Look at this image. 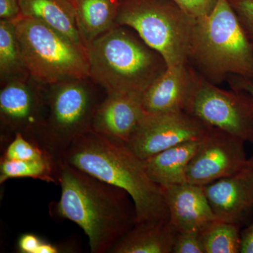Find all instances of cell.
Masks as SVG:
<instances>
[{
    "mask_svg": "<svg viewBox=\"0 0 253 253\" xmlns=\"http://www.w3.org/2000/svg\"><path fill=\"white\" fill-rule=\"evenodd\" d=\"M57 179L61 197L50 211L54 217L72 221L84 231L91 253L111 252L136 224L135 205L125 190L64 161L60 163Z\"/></svg>",
    "mask_w": 253,
    "mask_h": 253,
    "instance_id": "1",
    "label": "cell"
},
{
    "mask_svg": "<svg viewBox=\"0 0 253 253\" xmlns=\"http://www.w3.org/2000/svg\"><path fill=\"white\" fill-rule=\"evenodd\" d=\"M63 161L125 190L135 205L136 223L169 221L163 188L149 177L144 160L126 144L91 131L73 141Z\"/></svg>",
    "mask_w": 253,
    "mask_h": 253,
    "instance_id": "2",
    "label": "cell"
},
{
    "mask_svg": "<svg viewBox=\"0 0 253 253\" xmlns=\"http://www.w3.org/2000/svg\"><path fill=\"white\" fill-rule=\"evenodd\" d=\"M86 50L89 78L107 94H143L168 68L163 56L126 26L117 25Z\"/></svg>",
    "mask_w": 253,
    "mask_h": 253,
    "instance_id": "3",
    "label": "cell"
},
{
    "mask_svg": "<svg viewBox=\"0 0 253 253\" xmlns=\"http://www.w3.org/2000/svg\"><path fill=\"white\" fill-rule=\"evenodd\" d=\"M188 62L217 85L230 76L253 79V44L228 0H218L211 14L196 20Z\"/></svg>",
    "mask_w": 253,
    "mask_h": 253,
    "instance_id": "4",
    "label": "cell"
},
{
    "mask_svg": "<svg viewBox=\"0 0 253 253\" xmlns=\"http://www.w3.org/2000/svg\"><path fill=\"white\" fill-rule=\"evenodd\" d=\"M106 92L90 78H73L46 84V115L38 146L63 162L73 141L92 131L96 109Z\"/></svg>",
    "mask_w": 253,
    "mask_h": 253,
    "instance_id": "5",
    "label": "cell"
},
{
    "mask_svg": "<svg viewBox=\"0 0 253 253\" xmlns=\"http://www.w3.org/2000/svg\"><path fill=\"white\" fill-rule=\"evenodd\" d=\"M196 23L172 0H119L117 24L135 31L168 67L188 62Z\"/></svg>",
    "mask_w": 253,
    "mask_h": 253,
    "instance_id": "6",
    "label": "cell"
},
{
    "mask_svg": "<svg viewBox=\"0 0 253 253\" xmlns=\"http://www.w3.org/2000/svg\"><path fill=\"white\" fill-rule=\"evenodd\" d=\"M12 23L23 59L33 79L51 84L89 78L86 48L38 20L20 14Z\"/></svg>",
    "mask_w": 253,
    "mask_h": 253,
    "instance_id": "7",
    "label": "cell"
},
{
    "mask_svg": "<svg viewBox=\"0 0 253 253\" xmlns=\"http://www.w3.org/2000/svg\"><path fill=\"white\" fill-rule=\"evenodd\" d=\"M185 112L253 145V96L247 91L221 89L199 74Z\"/></svg>",
    "mask_w": 253,
    "mask_h": 253,
    "instance_id": "8",
    "label": "cell"
},
{
    "mask_svg": "<svg viewBox=\"0 0 253 253\" xmlns=\"http://www.w3.org/2000/svg\"><path fill=\"white\" fill-rule=\"evenodd\" d=\"M46 115V84L31 76L1 84L0 141L4 150L16 134L37 144Z\"/></svg>",
    "mask_w": 253,
    "mask_h": 253,
    "instance_id": "9",
    "label": "cell"
},
{
    "mask_svg": "<svg viewBox=\"0 0 253 253\" xmlns=\"http://www.w3.org/2000/svg\"><path fill=\"white\" fill-rule=\"evenodd\" d=\"M211 126L184 111L145 113L126 146L145 161L176 145L201 140Z\"/></svg>",
    "mask_w": 253,
    "mask_h": 253,
    "instance_id": "10",
    "label": "cell"
},
{
    "mask_svg": "<svg viewBox=\"0 0 253 253\" xmlns=\"http://www.w3.org/2000/svg\"><path fill=\"white\" fill-rule=\"evenodd\" d=\"M245 141L211 126L186 171L187 182L206 186L235 175L249 166Z\"/></svg>",
    "mask_w": 253,
    "mask_h": 253,
    "instance_id": "11",
    "label": "cell"
},
{
    "mask_svg": "<svg viewBox=\"0 0 253 253\" xmlns=\"http://www.w3.org/2000/svg\"><path fill=\"white\" fill-rule=\"evenodd\" d=\"M217 219L242 227L253 220V167L248 166L235 175L204 186Z\"/></svg>",
    "mask_w": 253,
    "mask_h": 253,
    "instance_id": "12",
    "label": "cell"
},
{
    "mask_svg": "<svg viewBox=\"0 0 253 253\" xmlns=\"http://www.w3.org/2000/svg\"><path fill=\"white\" fill-rule=\"evenodd\" d=\"M141 94L106 93L94 114L92 131L126 144L144 115Z\"/></svg>",
    "mask_w": 253,
    "mask_h": 253,
    "instance_id": "13",
    "label": "cell"
},
{
    "mask_svg": "<svg viewBox=\"0 0 253 253\" xmlns=\"http://www.w3.org/2000/svg\"><path fill=\"white\" fill-rule=\"evenodd\" d=\"M198 76L189 62L168 67L143 94L144 112L185 111Z\"/></svg>",
    "mask_w": 253,
    "mask_h": 253,
    "instance_id": "14",
    "label": "cell"
},
{
    "mask_svg": "<svg viewBox=\"0 0 253 253\" xmlns=\"http://www.w3.org/2000/svg\"><path fill=\"white\" fill-rule=\"evenodd\" d=\"M163 190L169 223L176 231H201L217 219L208 202L204 186L186 182Z\"/></svg>",
    "mask_w": 253,
    "mask_h": 253,
    "instance_id": "15",
    "label": "cell"
},
{
    "mask_svg": "<svg viewBox=\"0 0 253 253\" xmlns=\"http://www.w3.org/2000/svg\"><path fill=\"white\" fill-rule=\"evenodd\" d=\"M177 232L169 221L136 223L110 253H172Z\"/></svg>",
    "mask_w": 253,
    "mask_h": 253,
    "instance_id": "16",
    "label": "cell"
},
{
    "mask_svg": "<svg viewBox=\"0 0 253 253\" xmlns=\"http://www.w3.org/2000/svg\"><path fill=\"white\" fill-rule=\"evenodd\" d=\"M201 140L182 143L145 160L149 177L163 188L187 182L188 166Z\"/></svg>",
    "mask_w": 253,
    "mask_h": 253,
    "instance_id": "17",
    "label": "cell"
},
{
    "mask_svg": "<svg viewBox=\"0 0 253 253\" xmlns=\"http://www.w3.org/2000/svg\"><path fill=\"white\" fill-rule=\"evenodd\" d=\"M18 2L21 15L44 23L78 45L86 48L78 31L74 4L71 1L18 0Z\"/></svg>",
    "mask_w": 253,
    "mask_h": 253,
    "instance_id": "18",
    "label": "cell"
},
{
    "mask_svg": "<svg viewBox=\"0 0 253 253\" xmlns=\"http://www.w3.org/2000/svg\"><path fill=\"white\" fill-rule=\"evenodd\" d=\"M74 6L78 31L86 48L118 25L119 0H78Z\"/></svg>",
    "mask_w": 253,
    "mask_h": 253,
    "instance_id": "19",
    "label": "cell"
},
{
    "mask_svg": "<svg viewBox=\"0 0 253 253\" xmlns=\"http://www.w3.org/2000/svg\"><path fill=\"white\" fill-rule=\"evenodd\" d=\"M30 76L12 21L0 20L1 84Z\"/></svg>",
    "mask_w": 253,
    "mask_h": 253,
    "instance_id": "20",
    "label": "cell"
},
{
    "mask_svg": "<svg viewBox=\"0 0 253 253\" xmlns=\"http://www.w3.org/2000/svg\"><path fill=\"white\" fill-rule=\"evenodd\" d=\"M241 227L228 221L216 220L201 231L205 253H239Z\"/></svg>",
    "mask_w": 253,
    "mask_h": 253,
    "instance_id": "21",
    "label": "cell"
},
{
    "mask_svg": "<svg viewBox=\"0 0 253 253\" xmlns=\"http://www.w3.org/2000/svg\"><path fill=\"white\" fill-rule=\"evenodd\" d=\"M59 166L52 161H0V184L14 178H32L47 183L58 184Z\"/></svg>",
    "mask_w": 253,
    "mask_h": 253,
    "instance_id": "22",
    "label": "cell"
},
{
    "mask_svg": "<svg viewBox=\"0 0 253 253\" xmlns=\"http://www.w3.org/2000/svg\"><path fill=\"white\" fill-rule=\"evenodd\" d=\"M1 158L10 161H50L56 165L52 158L39 146L23 134H17L4 150ZM60 165V164H59ZM59 166V165H58Z\"/></svg>",
    "mask_w": 253,
    "mask_h": 253,
    "instance_id": "23",
    "label": "cell"
},
{
    "mask_svg": "<svg viewBox=\"0 0 253 253\" xmlns=\"http://www.w3.org/2000/svg\"><path fill=\"white\" fill-rule=\"evenodd\" d=\"M172 253H205L201 231H178Z\"/></svg>",
    "mask_w": 253,
    "mask_h": 253,
    "instance_id": "24",
    "label": "cell"
},
{
    "mask_svg": "<svg viewBox=\"0 0 253 253\" xmlns=\"http://www.w3.org/2000/svg\"><path fill=\"white\" fill-rule=\"evenodd\" d=\"M243 29L253 44V0H228Z\"/></svg>",
    "mask_w": 253,
    "mask_h": 253,
    "instance_id": "25",
    "label": "cell"
},
{
    "mask_svg": "<svg viewBox=\"0 0 253 253\" xmlns=\"http://www.w3.org/2000/svg\"><path fill=\"white\" fill-rule=\"evenodd\" d=\"M186 14L196 20L211 14L218 0H172Z\"/></svg>",
    "mask_w": 253,
    "mask_h": 253,
    "instance_id": "26",
    "label": "cell"
},
{
    "mask_svg": "<svg viewBox=\"0 0 253 253\" xmlns=\"http://www.w3.org/2000/svg\"><path fill=\"white\" fill-rule=\"evenodd\" d=\"M43 240L33 234H24L18 241V252L21 253H38Z\"/></svg>",
    "mask_w": 253,
    "mask_h": 253,
    "instance_id": "27",
    "label": "cell"
},
{
    "mask_svg": "<svg viewBox=\"0 0 253 253\" xmlns=\"http://www.w3.org/2000/svg\"><path fill=\"white\" fill-rule=\"evenodd\" d=\"M20 14L18 0H0V20L12 21Z\"/></svg>",
    "mask_w": 253,
    "mask_h": 253,
    "instance_id": "28",
    "label": "cell"
},
{
    "mask_svg": "<svg viewBox=\"0 0 253 253\" xmlns=\"http://www.w3.org/2000/svg\"><path fill=\"white\" fill-rule=\"evenodd\" d=\"M226 81L229 83L231 89L247 91L253 96V79L238 76H230ZM249 165L253 167V156L249 158Z\"/></svg>",
    "mask_w": 253,
    "mask_h": 253,
    "instance_id": "29",
    "label": "cell"
},
{
    "mask_svg": "<svg viewBox=\"0 0 253 253\" xmlns=\"http://www.w3.org/2000/svg\"><path fill=\"white\" fill-rule=\"evenodd\" d=\"M241 253H253V221L241 231Z\"/></svg>",
    "mask_w": 253,
    "mask_h": 253,
    "instance_id": "30",
    "label": "cell"
},
{
    "mask_svg": "<svg viewBox=\"0 0 253 253\" xmlns=\"http://www.w3.org/2000/svg\"><path fill=\"white\" fill-rule=\"evenodd\" d=\"M62 249H60L58 245L50 244L46 241H42L38 253H61Z\"/></svg>",
    "mask_w": 253,
    "mask_h": 253,
    "instance_id": "31",
    "label": "cell"
},
{
    "mask_svg": "<svg viewBox=\"0 0 253 253\" xmlns=\"http://www.w3.org/2000/svg\"><path fill=\"white\" fill-rule=\"evenodd\" d=\"M69 1H71V2H73V4H75V3H76V1H78V0H69Z\"/></svg>",
    "mask_w": 253,
    "mask_h": 253,
    "instance_id": "32",
    "label": "cell"
}]
</instances>
